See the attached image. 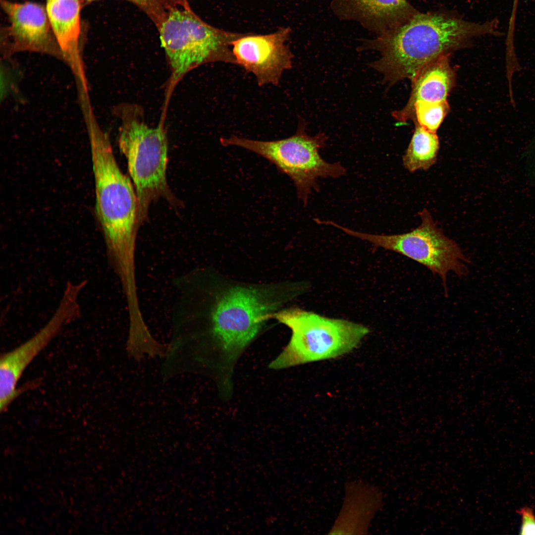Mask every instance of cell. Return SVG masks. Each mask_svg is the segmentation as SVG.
Segmentation results:
<instances>
[{
	"label": "cell",
	"instance_id": "1",
	"mask_svg": "<svg viewBox=\"0 0 535 535\" xmlns=\"http://www.w3.org/2000/svg\"><path fill=\"white\" fill-rule=\"evenodd\" d=\"M499 35L496 20L476 22L443 13L418 11L397 27L361 40L357 51L380 54L369 65L381 73L383 82L390 87L403 79L411 80L426 64L468 47L476 38Z\"/></svg>",
	"mask_w": 535,
	"mask_h": 535
},
{
	"label": "cell",
	"instance_id": "2",
	"mask_svg": "<svg viewBox=\"0 0 535 535\" xmlns=\"http://www.w3.org/2000/svg\"><path fill=\"white\" fill-rule=\"evenodd\" d=\"M90 141L96 191V214L108 262L123 282L135 278L138 202L132 181L118 166L107 132L93 110L83 115Z\"/></svg>",
	"mask_w": 535,
	"mask_h": 535
},
{
	"label": "cell",
	"instance_id": "3",
	"mask_svg": "<svg viewBox=\"0 0 535 535\" xmlns=\"http://www.w3.org/2000/svg\"><path fill=\"white\" fill-rule=\"evenodd\" d=\"M115 111L121 122L119 147L127 160L137 194L141 225L148 218L152 202L163 198L171 205L180 204L166 179L167 139L163 127H150L145 122L143 110L138 106L122 104Z\"/></svg>",
	"mask_w": 535,
	"mask_h": 535
},
{
	"label": "cell",
	"instance_id": "4",
	"mask_svg": "<svg viewBox=\"0 0 535 535\" xmlns=\"http://www.w3.org/2000/svg\"><path fill=\"white\" fill-rule=\"evenodd\" d=\"M158 31L170 67V90L201 65L215 62L237 64L232 44L245 34L212 26L190 6L172 8Z\"/></svg>",
	"mask_w": 535,
	"mask_h": 535
},
{
	"label": "cell",
	"instance_id": "5",
	"mask_svg": "<svg viewBox=\"0 0 535 535\" xmlns=\"http://www.w3.org/2000/svg\"><path fill=\"white\" fill-rule=\"evenodd\" d=\"M270 318L292 331L288 344L269 365L273 369L339 357L355 348L370 331L361 324L299 308L285 309Z\"/></svg>",
	"mask_w": 535,
	"mask_h": 535
},
{
	"label": "cell",
	"instance_id": "6",
	"mask_svg": "<svg viewBox=\"0 0 535 535\" xmlns=\"http://www.w3.org/2000/svg\"><path fill=\"white\" fill-rule=\"evenodd\" d=\"M326 140L327 137L322 132L313 136L308 135L306 123L300 119L296 133L287 138L264 141L232 135L222 137L219 140L223 146L245 149L273 163L278 170L291 178L298 199L306 206L313 190H319V179L338 178L346 173L340 163L327 162L321 156L319 151L324 147Z\"/></svg>",
	"mask_w": 535,
	"mask_h": 535
},
{
	"label": "cell",
	"instance_id": "7",
	"mask_svg": "<svg viewBox=\"0 0 535 535\" xmlns=\"http://www.w3.org/2000/svg\"><path fill=\"white\" fill-rule=\"evenodd\" d=\"M278 290L269 286H236L217 302L212 314V330L226 365H232L282 302Z\"/></svg>",
	"mask_w": 535,
	"mask_h": 535
},
{
	"label": "cell",
	"instance_id": "8",
	"mask_svg": "<svg viewBox=\"0 0 535 535\" xmlns=\"http://www.w3.org/2000/svg\"><path fill=\"white\" fill-rule=\"evenodd\" d=\"M419 215L420 225L408 232L397 234H372L356 231L335 222L332 225L349 235L401 254L426 267L440 278L447 294L448 273L452 272L459 277L466 276L467 264L470 261L459 245L437 226L427 209H424Z\"/></svg>",
	"mask_w": 535,
	"mask_h": 535
},
{
	"label": "cell",
	"instance_id": "9",
	"mask_svg": "<svg viewBox=\"0 0 535 535\" xmlns=\"http://www.w3.org/2000/svg\"><path fill=\"white\" fill-rule=\"evenodd\" d=\"M82 286L68 282L59 304L48 321L34 335L0 359V409L4 411L20 394L18 380L32 361L62 329L81 316L79 296Z\"/></svg>",
	"mask_w": 535,
	"mask_h": 535
},
{
	"label": "cell",
	"instance_id": "10",
	"mask_svg": "<svg viewBox=\"0 0 535 535\" xmlns=\"http://www.w3.org/2000/svg\"><path fill=\"white\" fill-rule=\"evenodd\" d=\"M10 25L1 29L3 56L22 52L48 54L63 61L45 6L33 1L0 0Z\"/></svg>",
	"mask_w": 535,
	"mask_h": 535
},
{
	"label": "cell",
	"instance_id": "11",
	"mask_svg": "<svg viewBox=\"0 0 535 535\" xmlns=\"http://www.w3.org/2000/svg\"><path fill=\"white\" fill-rule=\"evenodd\" d=\"M291 33L289 27L265 35L245 33L232 44L237 64L253 73L260 86L278 85L283 72L292 67L287 44Z\"/></svg>",
	"mask_w": 535,
	"mask_h": 535
},
{
	"label": "cell",
	"instance_id": "12",
	"mask_svg": "<svg viewBox=\"0 0 535 535\" xmlns=\"http://www.w3.org/2000/svg\"><path fill=\"white\" fill-rule=\"evenodd\" d=\"M45 7L61 51L73 73L77 89L88 90L83 51L85 27L81 18L83 0H45Z\"/></svg>",
	"mask_w": 535,
	"mask_h": 535
},
{
	"label": "cell",
	"instance_id": "13",
	"mask_svg": "<svg viewBox=\"0 0 535 535\" xmlns=\"http://www.w3.org/2000/svg\"><path fill=\"white\" fill-rule=\"evenodd\" d=\"M340 21L356 23L374 36L404 23L418 12L407 0H331Z\"/></svg>",
	"mask_w": 535,
	"mask_h": 535
},
{
	"label": "cell",
	"instance_id": "14",
	"mask_svg": "<svg viewBox=\"0 0 535 535\" xmlns=\"http://www.w3.org/2000/svg\"><path fill=\"white\" fill-rule=\"evenodd\" d=\"M384 505L381 488L361 481H348L341 507L328 534H368L373 520Z\"/></svg>",
	"mask_w": 535,
	"mask_h": 535
},
{
	"label": "cell",
	"instance_id": "15",
	"mask_svg": "<svg viewBox=\"0 0 535 535\" xmlns=\"http://www.w3.org/2000/svg\"><path fill=\"white\" fill-rule=\"evenodd\" d=\"M450 55H441L430 61L412 79V91L408 102L401 109L392 113L398 123L414 120L413 108L418 102L447 100L456 81L455 71L450 63Z\"/></svg>",
	"mask_w": 535,
	"mask_h": 535
},
{
	"label": "cell",
	"instance_id": "16",
	"mask_svg": "<svg viewBox=\"0 0 535 535\" xmlns=\"http://www.w3.org/2000/svg\"><path fill=\"white\" fill-rule=\"evenodd\" d=\"M415 129L402 158L404 167L410 172L429 169L436 161L439 141L436 132L415 123Z\"/></svg>",
	"mask_w": 535,
	"mask_h": 535
},
{
	"label": "cell",
	"instance_id": "17",
	"mask_svg": "<svg viewBox=\"0 0 535 535\" xmlns=\"http://www.w3.org/2000/svg\"><path fill=\"white\" fill-rule=\"evenodd\" d=\"M447 100L418 102L413 108L414 121L427 130L436 132L449 110Z\"/></svg>",
	"mask_w": 535,
	"mask_h": 535
},
{
	"label": "cell",
	"instance_id": "18",
	"mask_svg": "<svg viewBox=\"0 0 535 535\" xmlns=\"http://www.w3.org/2000/svg\"><path fill=\"white\" fill-rule=\"evenodd\" d=\"M84 4L99 0H83ZM136 5L151 19L158 30L168 12L176 7L190 5L188 0H125Z\"/></svg>",
	"mask_w": 535,
	"mask_h": 535
},
{
	"label": "cell",
	"instance_id": "19",
	"mask_svg": "<svg viewBox=\"0 0 535 535\" xmlns=\"http://www.w3.org/2000/svg\"><path fill=\"white\" fill-rule=\"evenodd\" d=\"M517 512L521 516L522 525L520 535H535V515L529 507L520 508Z\"/></svg>",
	"mask_w": 535,
	"mask_h": 535
}]
</instances>
